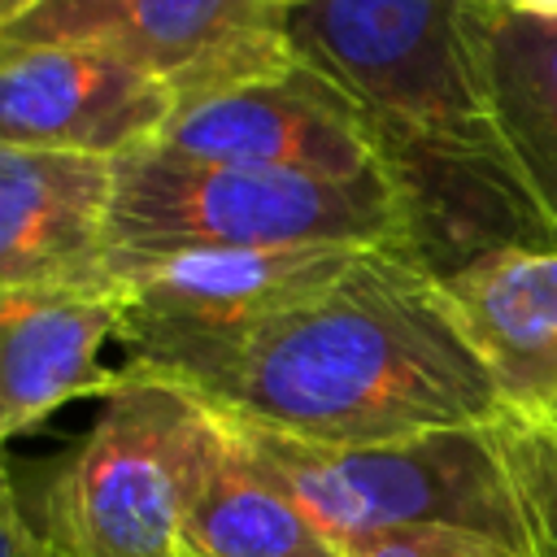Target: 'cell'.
Masks as SVG:
<instances>
[{
  "mask_svg": "<svg viewBox=\"0 0 557 557\" xmlns=\"http://www.w3.org/2000/svg\"><path fill=\"white\" fill-rule=\"evenodd\" d=\"M139 374L187 387L226 422L305 444L505 422L444 278L413 248H366L292 309Z\"/></svg>",
  "mask_w": 557,
  "mask_h": 557,
  "instance_id": "obj_1",
  "label": "cell"
},
{
  "mask_svg": "<svg viewBox=\"0 0 557 557\" xmlns=\"http://www.w3.org/2000/svg\"><path fill=\"white\" fill-rule=\"evenodd\" d=\"M487 9L492 0H313L287 13L296 61L366 117L435 274L487 248L557 244L496 122Z\"/></svg>",
  "mask_w": 557,
  "mask_h": 557,
  "instance_id": "obj_2",
  "label": "cell"
},
{
  "mask_svg": "<svg viewBox=\"0 0 557 557\" xmlns=\"http://www.w3.org/2000/svg\"><path fill=\"white\" fill-rule=\"evenodd\" d=\"M187 248H413L418 226L392 170L348 178L174 157L157 144L113 161L109 257Z\"/></svg>",
  "mask_w": 557,
  "mask_h": 557,
  "instance_id": "obj_3",
  "label": "cell"
},
{
  "mask_svg": "<svg viewBox=\"0 0 557 557\" xmlns=\"http://www.w3.org/2000/svg\"><path fill=\"white\" fill-rule=\"evenodd\" d=\"M226 448V422L170 379L117 370L104 409L39 500L57 557H183L187 513Z\"/></svg>",
  "mask_w": 557,
  "mask_h": 557,
  "instance_id": "obj_4",
  "label": "cell"
},
{
  "mask_svg": "<svg viewBox=\"0 0 557 557\" xmlns=\"http://www.w3.org/2000/svg\"><path fill=\"white\" fill-rule=\"evenodd\" d=\"M496 426L426 431L392 444H305L231 422L239 444L339 553L413 527H466L531 548Z\"/></svg>",
  "mask_w": 557,
  "mask_h": 557,
  "instance_id": "obj_5",
  "label": "cell"
},
{
  "mask_svg": "<svg viewBox=\"0 0 557 557\" xmlns=\"http://www.w3.org/2000/svg\"><path fill=\"white\" fill-rule=\"evenodd\" d=\"M366 248H187L109 257L122 296L117 344L131 370L222 344L335 283Z\"/></svg>",
  "mask_w": 557,
  "mask_h": 557,
  "instance_id": "obj_6",
  "label": "cell"
},
{
  "mask_svg": "<svg viewBox=\"0 0 557 557\" xmlns=\"http://www.w3.org/2000/svg\"><path fill=\"white\" fill-rule=\"evenodd\" d=\"M0 39L113 52L178 100L278 78L296 65L287 13L265 0H48Z\"/></svg>",
  "mask_w": 557,
  "mask_h": 557,
  "instance_id": "obj_7",
  "label": "cell"
},
{
  "mask_svg": "<svg viewBox=\"0 0 557 557\" xmlns=\"http://www.w3.org/2000/svg\"><path fill=\"white\" fill-rule=\"evenodd\" d=\"M178 96L139 65L83 44L0 39V139L117 161L161 139Z\"/></svg>",
  "mask_w": 557,
  "mask_h": 557,
  "instance_id": "obj_8",
  "label": "cell"
},
{
  "mask_svg": "<svg viewBox=\"0 0 557 557\" xmlns=\"http://www.w3.org/2000/svg\"><path fill=\"white\" fill-rule=\"evenodd\" d=\"M157 148L191 161L305 170L331 178L387 170L366 117L300 61L278 78L178 100Z\"/></svg>",
  "mask_w": 557,
  "mask_h": 557,
  "instance_id": "obj_9",
  "label": "cell"
},
{
  "mask_svg": "<svg viewBox=\"0 0 557 557\" xmlns=\"http://www.w3.org/2000/svg\"><path fill=\"white\" fill-rule=\"evenodd\" d=\"M500 418L557 448V244H505L440 274Z\"/></svg>",
  "mask_w": 557,
  "mask_h": 557,
  "instance_id": "obj_10",
  "label": "cell"
},
{
  "mask_svg": "<svg viewBox=\"0 0 557 557\" xmlns=\"http://www.w3.org/2000/svg\"><path fill=\"white\" fill-rule=\"evenodd\" d=\"M113 161L0 139V283L109 287Z\"/></svg>",
  "mask_w": 557,
  "mask_h": 557,
  "instance_id": "obj_11",
  "label": "cell"
},
{
  "mask_svg": "<svg viewBox=\"0 0 557 557\" xmlns=\"http://www.w3.org/2000/svg\"><path fill=\"white\" fill-rule=\"evenodd\" d=\"M117 287L0 283V453L74 396H104L117 370L100 348L117 339Z\"/></svg>",
  "mask_w": 557,
  "mask_h": 557,
  "instance_id": "obj_12",
  "label": "cell"
},
{
  "mask_svg": "<svg viewBox=\"0 0 557 557\" xmlns=\"http://www.w3.org/2000/svg\"><path fill=\"white\" fill-rule=\"evenodd\" d=\"M487 74L496 122L522 187L557 239V17L522 13L505 0L487 9Z\"/></svg>",
  "mask_w": 557,
  "mask_h": 557,
  "instance_id": "obj_13",
  "label": "cell"
},
{
  "mask_svg": "<svg viewBox=\"0 0 557 557\" xmlns=\"http://www.w3.org/2000/svg\"><path fill=\"white\" fill-rule=\"evenodd\" d=\"M183 557H339V548L226 422V448L183 527Z\"/></svg>",
  "mask_w": 557,
  "mask_h": 557,
  "instance_id": "obj_14",
  "label": "cell"
},
{
  "mask_svg": "<svg viewBox=\"0 0 557 557\" xmlns=\"http://www.w3.org/2000/svg\"><path fill=\"white\" fill-rule=\"evenodd\" d=\"M505 461L513 470L527 531H531V557H557V448L500 422L496 426Z\"/></svg>",
  "mask_w": 557,
  "mask_h": 557,
  "instance_id": "obj_15",
  "label": "cell"
},
{
  "mask_svg": "<svg viewBox=\"0 0 557 557\" xmlns=\"http://www.w3.org/2000/svg\"><path fill=\"white\" fill-rule=\"evenodd\" d=\"M339 557H531V548H518L500 535L466 531V527H413V531H392V535L352 544Z\"/></svg>",
  "mask_w": 557,
  "mask_h": 557,
  "instance_id": "obj_16",
  "label": "cell"
},
{
  "mask_svg": "<svg viewBox=\"0 0 557 557\" xmlns=\"http://www.w3.org/2000/svg\"><path fill=\"white\" fill-rule=\"evenodd\" d=\"M44 548L48 544H44L39 527L22 513L9 457L0 453V557H44Z\"/></svg>",
  "mask_w": 557,
  "mask_h": 557,
  "instance_id": "obj_17",
  "label": "cell"
},
{
  "mask_svg": "<svg viewBox=\"0 0 557 557\" xmlns=\"http://www.w3.org/2000/svg\"><path fill=\"white\" fill-rule=\"evenodd\" d=\"M48 0H0V35L4 30H13V26H22L35 9H44Z\"/></svg>",
  "mask_w": 557,
  "mask_h": 557,
  "instance_id": "obj_18",
  "label": "cell"
},
{
  "mask_svg": "<svg viewBox=\"0 0 557 557\" xmlns=\"http://www.w3.org/2000/svg\"><path fill=\"white\" fill-rule=\"evenodd\" d=\"M522 13H535V17H557V0H505Z\"/></svg>",
  "mask_w": 557,
  "mask_h": 557,
  "instance_id": "obj_19",
  "label": "cell"
},
{
  "mask_svg": "<svg viewBox=\"0 0 557 557\" xmlns=\"http://www.w3.org/2000/svg\"><path fill=\"white\" fill-rule=\"evenodd\" d=\"M270 9H278V13H296V9H305V4H313V0H265Z\"/></svg>",
  "mask_w": 557,
  "mask_h": 557,
  "instance_id": "obj_20",
  "label": "cell"
},
{
  "mask_svg": "<svg viewBox=\"0 0 557 557\" xmlns=\"http://www.w3.org/2000/svg\"><path fill=\"white\" fill-rule=\"evenodd\" d=\"M44 557H57V553H52V548H44Z\"/></svg>",
  "mask_w": 557,
  "mask_h": 557,
  "instance_id": "obj_21",
  "label": "cell"
}]
</instances>
